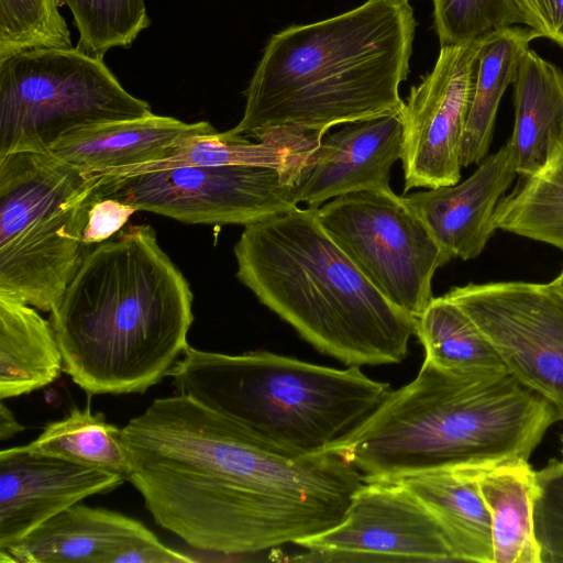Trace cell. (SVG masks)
<instances>
[{"mask_svg": "<svg viewBox=\"0 0 563 563\" xmlns=\"http://www.w3.org/2000/svg\"><path fill=\"white\" fill-rule=\"evenodd\" d=\"M129 481L188 545L251 554L340 523L365 483L341 456L266 442L186 395L154 399L121 429Z\"/></svg>", "mask_w": 563, "mask_h": 563, "instance_id": "1", "label": "cell"}, {"mask_svg": "<svg viewBox=\"0 0 563 563\" xmlns=\"http://www.w3.org/2000/svg\"><path fill=\"white\" fill-rule=\"evenodd\" d=\"M194 295L150 224L85 254L49 322L63 371L89 396L144 393L188 347Z\"/></svg>", "mask_w": 563, "mask_h": 563, "instance_id": "2", "label": "cell"}, {"mask_svg": "<svg viewBox=\"0 0 563 563\" xmlns=\"http://www.w3.org/2000/svg\"><path fill=\"white\" fill-rule=\"evenodd\" d=\"M409 0H367L342 14L273 34L230 133L277 125L327 132L399 114L416 30Z\"/></svg>", "mask_w": 563, "mask_h": 563, "instance_id": "3", "label": "cell"}, {"mask_svg": "<svg viewBox=\"0 0 563 563\" xmlns=\"http://www.w3.org/2000/svg\"><path fill=\"white\" fill-rule=\"evenodd\" d=\"M560 421L553 406L508 369L454 372L424 358L371 418L329 452L364 482L528 460Z\"/></svg>", "mask_w": 563, "mask_h": 563, "instance_id": "4", "label": "cell"}, {"mask_svg": "<svg viewBox=\"0 0 563 563\" xmlns=\"http://www.w3.org/2000/svg\"><path fill=\"white\" fill-rule=\"evenodd\" d=\"M238 279L318 351L349 366L397 364L417 319L389 301L322 227L318 208L244 227Z\"/></svg>", "mask_w": 563, "mask_h": 563, "instance_id": "5", "label": "cell"}, {"mask_svg": "<svg viewBox=\"0 0 563 563\" xmlns=\"http://www.w3.org/2000/svg\"><path fill=\"white\" fill-rule=\"evenodd\" d=\"M169 376L177 394L298 454L329 452L393 391L358 366L339 369L266 351L230 355L190 345Z\"/></svg>", "mask_w": 563, "mask_h": 563, "instance_id": "6", "label": "cell"}, {"mask_svg": "<svg viewBox=\"0 0 563 563\" xmlns=\"http://www.w3.org/2000/svg\"><path fill=\"white\" fill-rule=\"evenodd\" d=\"M100 184L49 151L0 157V296L53 310L85 256Z\"/></svg>", "mask_w": 563, "mask_h": 563, "instance_id": "7", "label": "cell"}, {"mask_svg": "<svg viewBox=\"0 0 563 563\" xmlns=\"http://www.w3.org/2000/svg\"><path fill=\"white\" fill-rule=\"evenodd\" d=\"M103 58L76 47H41L0 62V157L47 152L64 135L151 113Z\"/></svg>", "mask_w": 563, "mask_h": 563, "instance_id": "8", "label": "cell"}, {"mask_svg": "<svg viewBox=\"0 0 563 563\" xmlns=\"http://www.w3.org/2000/svg\"><path fill=\"white\" fill-rule=\"evenodd\" d=\"M333 241L395 306L418 319L432 300L435 271L451 260L391 189L350 192L318 208Z\"/></svg>", "mask_w": 563, "mask_h": 563, "instance_id": "9", "label": "cell"}, {"mask_svg": "<svg viewBox=\"0 0 563 563\" xmlns=\"http://www.w3.org/2000/svg\"><path fill=\"white\" fill-rule=\"evenodd\" d=\"M100 179V198L192 224L245 227L298 207L295 186L262 166H190Z\"/></svg>", "mask_w": 563, "mask_h": 563, "instance_id": "10", "label": "cell"}, {"mask_svg": "<svg viewBox=\"0 0 563 563\" xmlns=\"http://www.w3.org/2000/svg\"><path fill=\"white\" fill-rule=\"evenodd\" d=\"M508 371L563 420V294L548 284L497 282L451 288Z\"/></svg>", "mask_w": 563, "mask_h": 563, "instance_id": "11", "label": "cell"}, {"mask_svg": "<svg viewBox=\"0 0 563 563\" xmlns=\"http://www.w3.org/2000/svg\"><path fill=\"white\" fill-rule=\"evenodd\" d=\"M296 545L308 550L299 561H456L437 517L396 481L365 482L340 523Z\"/></svg>", "mask_w": 563, "mask_h": 563, "instance_id": "12", "label": "cell"}, {"mask_svg": "<svg viewBox=\"0 0 563 563\" xmlns=\"http://www.w3.org/2000/svg\"><path fill=\"white\" fill-rule=\"evenodd\" d=\"M481 38L441 46L433 69L412 86L400 111L405 192L453 186L477 70Z\"/></svg>", "mask_w": 563, "mask_h": 563, "instance_id": "13", "label": "cell"}, {"mask_svg": "<svg viewBox=\"0 0 563 563\" xmlns=\"http://www.w3.org/2000/svg\"><path fill=\"white\" fill-rule=\"evenodd\" d=\"M125 481L110 472L42 453L26 445L0 452V550L80 503Z\"/></svg>", "mask_w": 563, "mask_h": 563, "instance_id": "14", "label": "cell"}, {"mask_svg": "<svg viewBox=\"0 0 563 563\" xmlns=\"http://www.w3.org/2000/svg\"><path fill=\"white\" fill-rule=\"evenodd\" d=\"M401 150L400 114L347 123L323 136L294 187L295 201L319 208L350 192L391 189L390 172Z\"/></svg>", "mask_w": 563, "mask_h": 563, "instance_id": "15", "label": "cell"}, {"mask_svg": "<svg viewBox=\"0 0 563 563\" xmlns=\"http://www.w3.org/2000/svg\"><path fill=\"white\" fill-rule=\"evenodd\" d=\"M507 142L461 184L401 196L450 257H477L494 234L495 210L516 176Z\"/></svg>", "mask_w": 563, "mask_h": 563, "instance_id": "16", "label": "cell"}, {"mask_svg": "<svg viewBox=\"0 0 563 563\" xmlns=\"http://www.w3.org/2000/svg\"><path fill=\"white\" fill-rule=\"evenodd\" d=\"M325 133L291 124L266 128L251 137L216 131L186 139L167 158L96 175L119 179L190 166L250 165L276 169L296 186Z\"/></svg>", "mask_w": 563, "mask_h": 563, "instance_id": "17", "label": "cell"}, {"mask_svg": "<svg viewBox=\"0 0 563 563\" xmlns=\"http://www.w3.org/2000/svg\"><path fill=\"white\" fill-rule=\"evenodd\" d=\"M216 131L207 121L187 123L151 112L75 130L49 152L86 174H96L167 158L186 139Z\"/></svg>", "mask_w": 563, "mask_h": 563, "instance_id": "18", "label": "cell"}, {"mask_svg": "<svg viewBox=\"0 0 563 563\" xmlns=\"http://www.w3.org/2000/svg\"><path fill=\"white\" fill-rule=\"evenodd\" d=\"M152 534L131 517L77 503L0 550V563H112L121 549Z\"/></svg>", "mask_w": 563, "mask_h": 563, "instance_id": "19", "label": "cell"}, {"mask_svg": "<svg viewBox=\"0 0 563 563\" xmlns=\"http://www.w3.org/2000/svg\"><path fill=\"white\" fill-rule=\"evenodd\" d=\"M512 84L515 126L508 142L516 173L526 177L542 168L563 142V73L527 48Z\"/></svg>", "mask_w": 563, "mask_h": 563, "instance_id": "20", "label": "cell"}, {"mask_svg": "<svg viewBox=\"0 0 563 563\" xmlns=\"http://www.w3.org/2000/svg\"><path fill=\"white\" fill-rule=\"evenodd\" d=\"M482 467L443 468L389 479L404 485L432 511L456 561L493 563L490 517L477 482Z\"/></svg>", "mask_w": 563, "mask_h": 563, "instance_id": "21", "label": "cell"}, {"mask_svg": "<svg viewBox=\"0 0 563 563\" xmlns=\"http://www.w3.org/2000/svg\"><path fill=\"white\" fill-rule=\"evenodd\" d=\"M477 482L490 517L493 563H541L533 523L536 471L529 461L482 467Z\"/></svg>", "mask_w": 563, "mask_h": 563, "instance_id": "22", "label": "cell"}, {"mask_svg": "<svg viewBox=\"0 0 563 563\" xmlns=\"http://www.w3.org/2000/svg\"><path fill=\"white\" fill-rule=\"evenodd\" d=\"M63 357L49 320L0 296V399L41 389L59 376Z\"/></svg>", "mask_w": 563, "mask_h": 563, "instance_id": "23", "label": "cell"}, {"mask_svg": "<svg viewBox=\"0 0 563 563\" xmlns=\"http://www.w3.org/2000/svg\"><path fill=\"white\" fill-rule=\"evenodd\" d=\"M538 37L533 30L519 26L501 27L481 37L474 91L462 141V167L481 164L487 156L499 102L514 82L521 55Z\"/></svg>", "mask_w": 563, "mask_h": 563, "instance_id": "24", "label": "cell"}, {"mask_svg": "<svg viewBox=\"0 0 563 563\" xmlns=\"http://www.w3.org/2000/svg\"><path fill=\"white\" fill-rule=\"evenodd\" d=\"M416 336L424 358L454 372L508 369L495 346L474 320L445 295L432 298L417 319Z\"/></svg>", "mask_w": 563, "mask_h": 563, "instance_id": "25", "label": "cell"}, {"mask_svg": "<svg viewBox=\"0 0 563 563\" xmlns=\"http://www.w3.org/2000/svg\"><path fill=\"white\" fill-rule=\"evenodd\" d=\"M494 222L496 229L563 251V142L542 168L521 177L500 199Z\"/></svg>", "mask_w": 563, "mask_h": 563, "instance_id": "26", "label": "cell"}, {"mask_svg": "<svg viewBox=\"0 0 563 563\" xmlns=\"http://www.w3.org/2000/svg\"><path fill=\"white\" fill-rule=\"evenodd\" d=\"M29 446L88 467L125 478L128 461L121 443V429L109 423L101 412L93 413L88 402L74 407L59 420L47 423Z\"/></svg>", "mask_w": 563, "mask_h": 563, "instance_id": "27", "label": "cell"}, {"mask_svg": "<svg viewBox=\"0 0 563 563\" xmlns=\"http://www.w3.org/2000/svg\"><path fill=\"white\" fill-rule=\"evenodd\" d=\"M73 14L79 51L103 58L113 47H129L151 20L144 0H56Z\"/></svg>", "mask_w": 563, "mask_h": 563, "instance_id": "28", "label": "cell"}, {"mask_svg": "<svg viewBox=\"0 0 563 563\" xmlns=\"http://www.w3.org/2000/svg\"><path fill=\"white\" fill-rule=\"evenodd\" d=\"M56 0H0V62L41 47H73Z\"/></svg>", "mask_w": 563, "mask_h": 563, "instance_id": "29", "label": "cell"}, {"mask_svg": "<svg viewBox=\"0 0 563 563\" xmlns=\"http://www.w3.org/2000/svg\"><path fill=\"white\" fill-rule=\"evenodd\" d=\"M441 46L473 43L495 30L522 24L514 0H432Z\"/></svg>", "mask_w": 563, "mask_h": 563, "instance_id": "30", "label": "cell"}, {"mask_svg": "<svg viewBox=\"0 0 563 563\" xmlns=\"http://www.w3.org/2000/svg\"><path fill=\"white\" fill-rule=\"evenodd\" d=\"M533 523L541 563H563V461L536 471Z\"/></svg>", "mask_w": 563, "mask_h": 563, "instance_id": "31", "label": "cell"}, {"mask_svg": "<svg viewBox=\"0 0 563 563\" xmlns=\"http://www.w3.org/2000/svg\"><path fill=\"white\" fill-rule=\"evenodd\" d=\"M135 211L132 206L114 198L98 199L89 211L82 234L84 245H97L110 239L124 228Z\"/></svg>", "mask_w": 563, "mask_h": 563, "instance_id": "32", "label": "cell"}, {"mask_svg": "<svg viewBox=\"0 0 563 563\" xmlns=\"http://www.w3.org/2000/svg\"><path fill=\"white\" fill-rule=\"evenodd\" d=\"M522 24L563 47V0H514Z\"/></svg>", "mask_w": 563, "mask_h": 563, "instance_id": "33", "label": "cell"}, {"mask_svg": "<svg viewBox=\"0 0 563 563\" xmlns=\"http://www.w3.org/2000/svg\"><path fill=\"white\" fill-rule=\"evenodd\" d=\"M194 559L168 548L153 533L121 549L112 563H188Z\"/></svg>", "mask_w": 563, "mask_h": 563, "instance_id": "34", "label": "cell"}, {"mask_svg": "<svg viewBox=\"0 0 563 563\" xmlns=\"http://www.w3.org/2000/svg\"><path fill=\"white\" fill-rule=\"evenodd\" d=\"M24 430L13 412L1 401L0 404V440L4 441Z\"/></svg>", "mask_w": 563, "mask_h": 563, "instance_id": "35", "label": "cell"}, {"mask_svg": "<svg viewBox=\"0 0 563 563\" xmlns=\"http://www.w3.org/2000/svg\"><path fill=\"white\" fill-rule=\"evenodd\" d=\"M555 288L563 294V269L560 275L551 282Z\"/></svg>", "mask_w": 563, "mask_h": 563, "instance_id": "36", "label": "cell"}, {"mask_svg": "<svg viewBox=\"0 0 563 563\" xmlns=\"http://www.w3.org/2000/svg\"><path fill=\"white\" fill-rule=\"evenodd\" d=\"M562 441H563V440H562ZM562 452H563V450H562Z\"/></svg>", "mask_w": 563, "mask_h": 563, "instance_id": "37", "label": "cell"}]
</instances>
